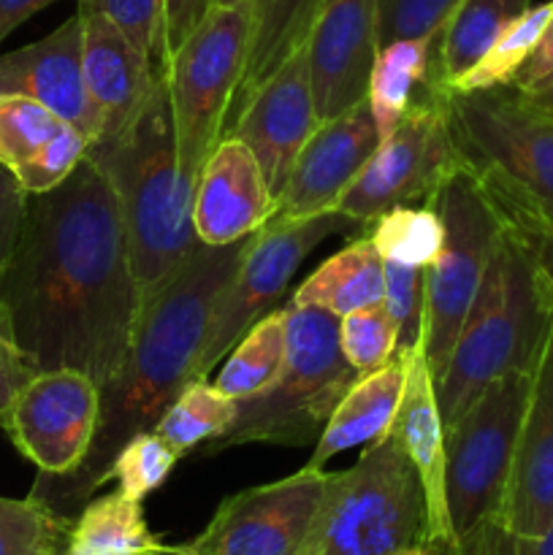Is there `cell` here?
Instances as JSON below:
<instances>
[{"mask_svg": "<svg viewBox=\"0 0 553 555\" xmlns=\"http://www.w3.org/2000/svg\"><path fill=\"white\" fill-rule=\"evenodd\" d=\"M515 90H518V87H515ZM518 92L526 98V101L531 103V106H537V108H542V112L553 114V74L545 76L540 85L529 87V90H518Z\"/></svg>", "mask_w": 553, "mask_h": 555, "instance_id": "obj_48", "label": "cell"}, {"mask_svg": "<svg viewBox=\"0 0 553 555\" xmlns=\"http://www.w3.org/2000/svg\"><path fill=\"white\" fill-rule=\"evenodd\" d=\"M0 95L33 98L90 141L95 139L98 117L81 76L79 11L41 41L0 54Z\"/></svg>", "mask_w": 553, "mask_h": 555, "instance_id": "obj_22", "label": "cell"}, {"mask_svg": "<svg viewBox=\"0 0 553 555\" xmlns=\"http://www.w3.org/2000/svg\"><path fill=\"white\" fill-rule=\"evenodd\" d=\"M390 437L404 450L421 480L426 499V547L453 551L445 496V421L437 401V379L423 339L407 350V379Z\"/></svg>", "mask_w": 553, "mask_h": 555, "instance_id": "obj_21", "label": "cell"}, {"mask_svg": "<svg viewBox=\"0 0 553 555\" xmlns=\"http://www.w3.org/2000/svg\"><path fill=\"white\" fill-rule=\"evenodd\" d=\"M428 204L437 209L445 228L442 249L426 269L423 282L421 339L437 377L475 304L504 225L470 163L455 171Z\"/></svg>", "mask_w": 553, "mask_h": 555, "instance_id": "obj_9", "label": "cell"}, {"mask_svg": "<svg viewBox=\"0 0 553 555\" xmlns=\"http://www.w3.org/2000/svg\"><path fill=\"white\" fill-rule=\"evenodd\" d=\"M450 555H553V524L540 537H515L491 520L461 540Z\"/></svg>", "mask_w": 553, "mask_h": 555, "instance_id": "obj_42", "label": "cell"}, {"mask_svg": "<svg viewBox=\"0 0 553 555\" xmlns=\"http://www.w3.org/2000/svg\"><path fill=\"white\" fill-rule=\"evenodd\" d=\"M79 5L101 11L141 52L163 60V0H79Z\"/></svg>", "mask_w": 553, "mask_h": 555, "instance_id": "obj_40", "label": "cell"}, {"mask_svg": "<svg viewBox=\"0 0 553 555\" xmlns=\"http://www.w3.org/2000/svg\"><path fill=\"white\" fill-rule=\"evenodd\" d=\"M320 117L309 79L307 52L296 49L233 114L226 135L242 141L263 168L271 195L282 193L298 152L318 130Z\"/></svg>", "mask_w": 553, "mask_h": 555, "instance_id": "obj_15", "label": "cell"}, {"mask_svg": "<svg viewBox=\"0 0 553 555\" xmlns=\"http://www.w3.org/2000/svg\"><path fill=\"white\" fill-rule=\"evenodd\" d=\"M81 76L98 117L95 139L117 135L139 117L160 81L150 54L141 52L108 16L79 5ZM92 139V141H95Z\"/></svg>", "mask_w": 553, "mask_h": 555, "instance_id": "obj_20", "label": "cell"}, {"mask_svg": "<svg viewBox=\"0 0 553 555\" xmlns=\"http://www.w3.org/2000/svg\"><path fill=\"white\" fill-rule=\"evenodd\" d=\"M211 3H236V0H211ZM247 3H255L260 9V3H263V0H247Z\"/></svg>", "mask_w": 553, "mask_h": 555, "instance_id": "obj_51", "label": "cell"}, {"mask_svg": "<svg viewBox=\"0 0 553 555\" xmlns=\"http://www.w3.org/2000/svg\"><path fill=\"white\" fill-rule=\"evenodd\" d=\"M439 38V36H437ZM437 38L394 41L377 49L372 76H369L366 103L372 108L380 141L394 133L426 81L432 79Z\"/></svg>", "mask_w": 553, "mask_h": 555, "instance_id": "obj_25", "label": "cell"}, {"mask_svg": "<svg viewBox=\"0 0 553 555\" xmlns=\"http://www.w3.org/2000/svg\"><path fill=\"white\" fill-rule=\"evenodd\" d=\"M461 0H377L380 47L412 38H437Z\"/></svg>", "mask_w": 553, "mask_h": 555, "instance_id": "obj_38", "label": "cell"}, {"mask_svg": "<svg viewBox=\"0 0 553 555\" xmlns=\"http://www.w3.org/2000/svg\"><path fill=\"white\" fill-rule=\"evenodd\" d=\"M255 20L258 5L247 0L211 3L193 33L160 63L177 157L188 177L198 179L226 133L233 98L247 74Z\"/></svg>", "mask_w": 553, "mask_h": 555, "instance_id": "obj_7", "label": "cell"}, {"mask_svg": "<svg viewBox=\"0 0 553 555\" xmlns=\"http://www.w3.org/2000/svg\"><path fill=\"white\" fill-rule=\"evenodd\" d=\"M437 555H450V551H437Z\"/></svg>", "mask_w": 553, "mask_h": 555, "instance_id": "obj_52", "label": "cell"}, {"mask_svg": "<svg viewBox=\"0 0 553 555\" xmlns=\"http://www.w3.org/2000/svg\"><path fill=\"white\" fill-rule=\"evenodd\" d=\"M287 352L280 377L253 399L239 401L236 423L226 437L201 448L222 453L249 442L304 448L314 444L347 390L361 374L339 347V318L318 307H285Z\"/></svg>", "mask_w": 553, "mask_h": 555, "instance_id": "obj_5", "label": "cell"}, {"mask_svg": "<svg viewBox=\"0 0 553 555\" xmlns=\"http://www.w3.org/2000/svg\"><path fill=\"white\" fill-rule=\"evenodd\" d=\"M551 74H553V16L551 22H548L545 33H542L540 43H537L535 54L526 60V65L518 70V76H515L513 87H518V90H529V87L540 85V81Z\"/></svg>", "mask_w": 553, "mask_h": 555, "instance_id": "obj_46", "label": "cell"}, {"mask_svg": "<svg viewBox=\"0 0 553 555\" xmlns=\"http://www.w3.org/2000/svg\"><path fill=\"white\" fill-rule=\"evenodd\" d=\"M377 146L380 133L366 101L320 122L312 139L298 152L271 217L301 220L331 211Z\"/></svg>", "mask_w": 553, "mask_h": 555, "instance_id": "obj_18", "label": "cell"}, {"mask_svg": "<svg viewBox=\"0 0 553 555\" xmlns=\"http://www.w3.org/2000/svg\"><path fill=\"white\" fill-rule=\"evenodd\" d=\"M25 206V188H22L20 179L14 177V171L0 163V269H5V263H9L11 255H14L16 242H20Z\"/></svg>", "mask_w": 553, "mask_h": 555, "instance_id": "obj_43", "label": "cell"}, {"mask_svg": "<svg viewBox=\"0 0 553 555\" xmlns=\"http://www.w3.org/2000/svg\"><path fill=\"white\" fill-rule=\"evenodd\" d=\"M87 157L106 173L117 195L130 263L144 298L201 244L193 225L195 179L179 166L163 70L139 117L123 133L90 141Z\"/></svg>", "mask_w": 553, "mask_h": 555, "instance_id": "obj_3", "label": "cell"}, {"mask_svg": "<svg viewBox=\"0 0 553 555\" xmlns=\"http://www.w3.org/2000/svg\"><path fill=\"white\" fill-rule=\"evenodd\" d=\"M249 238L226 247L198 244L163 285L141 298L123 366L101 388V417L90 453L74 475L60 477L65 488H57V496H90L123 444L152 431L173 399L195 383L211 309L236 274Z\"/></svg>", "mask_w": 553, "mask_h": 555, "instance_id": "obj_2", "label": "cell"}, {"mask_svg": "<svg viewBox=\"0 0 553 555\" xmlns=\"http://www.w3.org/2000/svg\"><path fill=\"white\" fill-rule=\"evenodd\" d=\"M363 228H366L363 222L331 209L301 217V220L271 217L258 233H253L236 274L231 276L211 309L195 379L209 377L211 369L222 363V358L242 339L244 331L266 312H271L276 298H282L287 282L296 276L298 266L314 247L339 233H361Z\"/></svg>", "mask_w": 553, "mask_h": 555, "instance_id": "obj_12", "label": "cell"}, {"mask_svg": "<svg viewBox=\"0 0 553 555\" xmlns=\"http://www.w3.org/2000/svg\"><path fill=\"white\" fill-rule=\"evenodd\" d=\"M139 309L117 195L85 157L63 184L27 195L20 242L0 269V331L33 372L76 369L103 388Z\"/></svg>", "mask_w": 553, "mask_h": 555, "instance_id": "obj_1", "label": "cell"}, {"mask_svg": "<svg viewBox=\"0 0 553 555\" xmlns=\"http://www.w3.org/2000/svg\"><path fill=\"white\" fill-rule=\"evenodd\" d=\"M385 260L374 249L372 236H356L347 247L320 263L293 293L296 307L325 309L334 318L383 304Z\"/></svg>", "mask_w": 553, "mask_h": 555, "instance_id": "obj_24", "label": "cell"}, {"mask_svg": "<svg viewBox=\"0 0 553 555\" xmlns=\"http://www.w3.org/2000/svg\"><path fill=\"white\" fill-rule=\"evenodd\" d=\"M334 477L304 466L285 480L233 493L182 551L188 555H314Z\"/></svg>", "mask_w": 553, "mask_h": 555, "instance_id": "obj_13", "label": "cell"}, {"mask_svg": "<svg viewBox=\"0 0 553 555\" xmlns=\"http://www.w3.org/2000/svg\"><path fill=\"white\" fill-rule=\"evenodd\" d=\"M320 5H323V0H263L260 3L247 74H244L236 98H233L231 117L247 103L255 87L263 85L296 49L304 47Z\"/></svg>", "mask_w": 553, "mask_h": 555, "instance_id": "obj_28", "label": "cell"}, {"mask_svg": "<svg viewBox=\"0 0 553 555\" xmlns=\"http://www.w3.org/2000/svg\"><path fill=\"white\" fill-rule=\"evenodd\" d=\"M417 545H426V499L388 434L334 477L314 555H396Z\"/></svg>", "mask_w": 553, "mask_h": 555, "instance_id": "obj_8", "label": "cell"}, {"mask_svg": "<svg viewBox=\"0 0 553 555\" xmlns=\"http://www.w3.org/2000/svg\"><path fill=\"white\" fill-rule=\"evenodd\" d=\"M52 3H57V0H0V41L9 38L22 22H27L33 14Z\"/></svg>", "mask_w": 553, "mask_h": 555, "instance_id": "obj_47", "label": "cell"}, {"mask_svg": "<svg viewBox=\"0 0 553 555\" xmlns=\"http://www.w3.org/2000/svg\"><path fill=\"white\" fill-rule=\"evenodd\" d=\"M179 459L182 455L160 434L141 431L133 439H128L123 450L114 455L108 469L103 472L101 486L114 480L119 486L117 491L136 499V502H144L152 491H157L168 480Z\"/></svg>", "mask_w": 553, "mask_h": 555, "instance_id": "obj_34", "label": "cell"}, {"mask_svg": "<svg viewBox=\"0 0 553 555\" xmlns=\"http://www.w3.org/2000/svg\"><path fill=\"white\" fill-rule=\"evenodd\" d=\"M529 5L531 0H461L437 38L432 68L434 85L442 90L453 85Z\"/></svg>", "mask_w": 553, "mask_h": 555, "instance_id": "obj_26", "label": "cell"}, {"mask_svg": "<svg viewBox=\"0 0 553 555\" xmlns=\"http://www.w3.org/2000/svg\"><path fill=\"white\" fill-rule=\"evenodd\" d=\"M407 379V350H399L385 366L358 377L339 401L334 415L325 423L323 434L314 442V453L304 466L325 469L331 459L356 448H372L394 428L399 412L401 390Z\"/></svg>", "mask_w": 553, "mask_h": 555, "instance_id": "obj_23", "label": "cell"}, {"mask_svg": "<svg viewBox=\"0 0 553 555\" xmlns=\"http://www.w3.org/2000/svg\"><path fill=\"white\" fill-rule=\"evenodd\" d=\"M239 415V401L222 393L215 383L195 379L173 399L152 431L160 434L179 455L206 448L231 431Z\"/></svg>", "mask_w": 553, "mask_h": 555, "instance_id": "obj_30", "label": "cell"}, {"mask_svg": "<svg viewBox=\"0 0 553 555\" xmlns=\"http://www.w3.org/2000/svg\"><path fill=\"white\" fill-rule=\"evenodd\" d=\"M90 139L74 125H65L57 135L47 141L30 160L22 163L14 171L27 195H41L63 184L87 157Z\"/></svg>", "mask_w": 553, "mask_h": 555, "instance_id": "obj_37", "label": "cell"}, {"mask_svg": "<svg viewBox=\"0 0 553 555\" xmlns=\"http://www.w3.org/2000/svg\"><path fill=\"white\" fill-rule=\"evenodd\" d=\"M551 16H553V0L529 5L518 20H513L507 27H504L502 36L491 43V49H488L486 54H483V57L477 60L466 74H461L453 85L445 87V90L480 92V90H493V87L513 85L518 70L526 65V60L535 54L537 43H540Z\"/></svg>", "mask_w": 553, "mask_h": 555, "instance_id": "obj_31", "label": "cell"}, {"mask_svg": "<svg viewBox=\"0 0 553 555\" xmlns=\"http://www.w3.org/2000/svg\"><path fill=\"white\" fill-rule=\"evenodd\" d=\"M548 323L551 293L531 249L504 225L448 363L434 377L445 428L453 426L493 379L535 366Z\"/></svg>", "mask_w": 553, "mask_h": 555, "instance_id": "obj_4", "label": "cell"}, {"mask_svg": "<svg viewBox=\"0 0 553 555\" xmlns=\"http://www.w3.org/2000/svg\"><path fill=\"white\" fill-rule=\"evenodd\" d=\"M396 555H437V551H432V547H426V545H417V547H410V551H401Z\"/></svg>", "mask_w": 553, "mask_h": 555, "instance_id": "obj_49", "label": "cell"}, {"mask_svg": "<svg viewBox=\"0 0 553 555\" xmlns=\"http://www.w3.org/2000/svg\"><path fill=\"white\" fill-rule=\"evenodd\" d=\"M377 49V0H323L304 41L320 122L366 101Z\"/></svg>", "mask_w": 553, "mask_h": 555, "instance_id": "obj_16", "label": "cell"}, {"mask_svg": "<svg viewBox=\"0 0 553 555\" xmlns=\"http://www.w3.org/2000/svg\"><path fill=\"white\" fill-rule=\"evenodd\" d=\"M339 347L347 363L363 377L399 352V325L385 304L363 307L339 318Z\"/></svg>", "mask_w": 553, "mask_h": 555, "instance_id": "obj_36", "label": "cell"}, {"mask_svg": "<svg viewBox=\"0 0 553 555\" xmlns=\"http://www.w3.org/2000/svg\"><path fill=\"white\" fill-rule=\"evenodd\" d=\"M442 92L455 144L486 193L553 220V114L513 85Z\"/></svg>", "mask_w": 553, "mask_h": 555, "instance_id": "obj_6", "label": "cell"}, {"mask_svg": "<svg viewBox=\"0 0 553 555\" xmlns=\"http://www.w3.org/2000/svg\"><path fill=\"white\" fill-rule=\"evenodd\" d=\"M101 417V385L76 369L36 372L14 393L0 426L49 480L85 464Z\"/></svg>", "mask_w": 553, "mask_h": 555, "instance_id": "obj_14", "label": "cell"}, {"mask_svg": "<svg viewBox=\"0 0 553 555\" xmlns=\"http://www.w3.org/2000/svg\"><path fill=\"white\" fill-rule=\"evenodd\" d=\"M65 125V119L33 98L0 95V163L16 171Z\"/></svg>", "mask_w": 553, "mask_h": 555, "instance_id": "obj_35", "label": "cell"}, {"mask_svg": "<svg viewBox=\"0 0 553 555\" xmlns=\"http://www.w3.org/2000/svg\"><path fill=\"white\" fill-rule=\"evenodd\" d=\"M497 520L515 537H540L553 524V293L551 323L531 366L529 399Z\"/></svg>", "mask_w": 553, "mask_h": 555, "instance_id": "obj_17", "label": "cell"}, {"mask_svg": "<svg viewBox=\"0 0 553 555\" xmlns=\"http://www.w3.org/2000/svg\"><path fill=\"white\" fill-rule=\"evenodd\" d=\"M70 526L36 493L30 499L0 496V555H63Z\"/></svg>", "mask_w": 553, "mask_h": 555, "instance_id": "obj_33", "label": "cell"}, {"mask_svg": "<svg viewBox=\"0 0 553 555\" xmlns=\"http://www.w3.org/2000/svg\"><path fill=\"white\" fill-rule=\"evenodd\" d=\"M287 331L285 307L271 309L263 318L255 320L242 339L231 347L215 385L233 401L253 399L271 388L285 366Z\"/></svg>", "mask_w": 553, "mask_h": 555, "instance_id": "obj_29", "label": "cell"}, {"mask_svg": "<svg viewBox=\"0 0 553 555\" xmlns=\"http://www.w3.org/2000/svg\"><path fill=\"white\" fill-rule=\"evenodd\" d=\"M488 198H491V195H488ZM493 206H497L504 225L513 228V231L524 238L526 247L531 249V258H535L537 269H540L542 282H545L548 291L553 293V220H545V217L535 215V211L524 209V206L504 204V201H493Z\"/></svg>", "mask_w": 553, "mask_h": 555, "instance_id": "obj_41", "label": "cell"}, {"mask_svg": "<svg viewBox=\"0 0 553 555\" xmlns=\"http://www.w3.org/2000/svg\"><path fill=\"white\" fill-rule=\"evenodd\" d=\"M146 555H188V553L182 551V545H166V547H163V551L146 553Z\"/></svg>", "mask_w": 553, "mask_h": 555, "instance_id": "obj_50", "label": "cell"}, {"mask_svg": "<svg viewBox=\"0 0 553 555\" xmlns=\"http://www.w3.org/2000/svg\"><path fill=\"white\" fill-rule=\"evenodd\" d=\"M163 547L146 526L141 502L114 491L81 509L63 555H146Z\"/></svg>", "mask_w": 553, "mask_h": 555, "instance_id": "obj_27", "label": "cell"}, {"mask_svg": "<svg viewBox=\"0 0 553 555\" xmlns=\"http://www.w3.org/2000/svg\"><path fill=\"white\" fill-rule=\"evenodd\" d=\"M369 236L383 260L426 271L442 249L445 228L432 204L396 206L372 222Z\"/></svg>", "mask_w": 553, "mask_h": 555, "instance_id": "obj_32", "label": "cell"}, {"mask_svg": "<svg viewBox=\"0 0 553 555\" xmlns=\"http://www.w3.org/2000/svg\"><path fill=\"white\" fill-rule=\"evenodd\" d=\"M529 385L531 369L502 374L445 428V496L453 547L499 518Z\"/></svg>", "mask_w": 553, "mask_h": 555, "instance_id": "obj_10", "label": "cell"}, {"mask_svg": "<svg viewBox=\"0 0 553 555\" xmlns=\"http://www.w3.org/2000/svg\"><path fill=\"white\" fill-rule=\"evenodd\" d=\"M33 369L22 361L20 352L11 347V341L5 339L3 331H0V415H3L5 406L11 404L16 390L33 377Z\"/></svg>", "mask_w": 553, "mask_h": 555, "instance_id": "obj_45", "label": "cell"}, {"mask_svg": "<svg viewBox=\"0 0 553 555\" xmlns=\"http://www.w3.org/2000/svg\"><path fill=\"white\" fill-rule=\"evenodd\" d=\"M209 5L211 0H163V60L193 33Z\"/></svg>", "mask_w": 553, "mask_h": 555, "instance_id": "obj_44", "label": "cell"}, {"mask_svg": "<svg viewBox=\"0 0 553 555\" xmlns=\"http://www.w3.org/2000/svg\"><path fill=\"white\" fill-rule=\"evenodd\" d=\"M423 282L426 271L385 260V309L399 325V350H410L423 334Z\"/></svg>", "mask_w": 553, "mask_h": 555, "instance_id": "obj_39", "label": "cell"}, {"mask_svg": "<svg viewBox=\"0 0 553 555\" xmlns=\"http://www.w3.org/2000/svg\"><path fill=\"white\" fill-rule=\"evenodd\" d=\"M274 215V195L253 152L222 135L195 179L193 225L201 244L226 247L258 233Z\"/></svg>", "mask_w": 553, "mask_h": 555, "instance_id": "obj_19", "label": "cell"}, {"mask_svg": "<svg viewBox=\"0 0 553 555\" xmlns=\"http://www.w3.org/2000/svg\"><path fill=\"white\" fill-rule=\"evenodd\" d=\"M464 166L466 157L455 144L445 112L442 87L428 79L394 133L380 141L334 209L372 225L380 215L396 206L428 204Z\"/></svg>", "mask_w": 553, "mask_h": 555, "instance_id": "obj_11", "label": "cell"}]
</instances>
